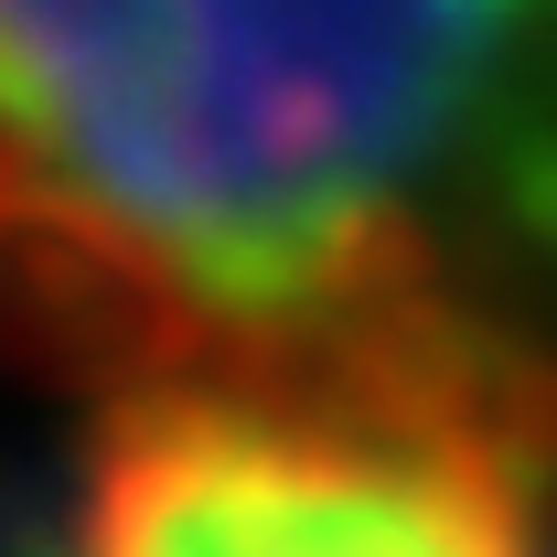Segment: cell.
Listing matches in <instances>:
<instances>
[{"label": "cell", "instance_id": "1", "mask_svg": "<svg viewBox=\"0 0 557 557\" xmlns=\"http://www.w3.org/2000/svg\"><path fill=\"white\" fill-rule=\"evenodd\" d=\"M0 289L129 375L493 397L557 300V0H0Z\"/></svg>", "mask_w": 557, "mask_h": 557}, {"label": "cell", "instance_id": "2", "mask_svg": "<svg viewBox=\"0 0 557 557\" xmlns=\"http://www.w3.org/2000/svg\"><path fill=\"white\" fill-rule=\"evenodd\" d=\"M65 557H547L493 397L364 364L129 375Z\"/></svg>", "mask_w": 557, "mask_h": 557}]
</instances>
